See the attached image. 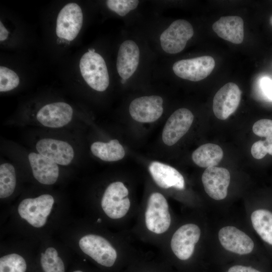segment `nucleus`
<instances>
[{"label": "nucleus", "mask_w": 272, "mask_h": 272, "mask_svg": "<svg viewBox=\"0 0 272 272\" xmlns=\"http://www.w3.org/2000/svg\"><path fill=\"white\" fill-rule=\"evenodd\" d=\"M54 202L52 196L47 194L34 198H26L20 203L18 213L31 225L40 228L45 224Z\"/></svg>", "instance_id": "nucleus-3"}, {"label": "nucleus", "mask_w": 272, "mask_h": 272, "mask_svg": "<svg viewBox=\"0 0 272 272\" xmlns=\"http://www.w3.org/2000/svg\"><path fill=\"white\" fill-rule=\"evenodd\" d=\"M81 75L93 89L105 91L109 84V77L105 61L102 56L94 52H87L82 56L79 64Z\"/></svg>", "instance_id": "nucleus-1"}, {"label": "nucleus", "mask_w": 272, "mask_h": 272, "mask_svg": "<svg viewBox=\"0 0 272 272\" xmlns=\"http://www.w3.org/2000/svg\"><path fill=\"white\" fill-rule=\"evenodd\" d=\"M223 151L218 145L212 143L203 144L192 154V159L197 166L208 168L217 166L223 157Z\"/></svg>", "instance_id": "nucleus-21"}, {"label": "nucleus", "mask_w": 272, "mask_h": 272, "mask_svg": "<svg viewBox=\"0 0 272 272\" xmlns=\"http://www.w3.org/2000/svg\"><path fill=\"white\" fill-rule=\"evenodd\" d=\"M200 235V229L196 224L188 223L180 227L173 234L170 242L175 255L182 260L188 259L194 252Z\"/></svg>", "instance_id": "nucleus-8"}, {"label": "nucleus", "mask_w": 272, "mask_h": 272, "mask_svg": "<svg viewBox=\"0 0 272 272\" xmlns=\"http://www.w3.org/2000/svg\"><path fill=\"white\" fill-rule=\"evenodd\" d=\"M73 110L68 104L55 102L43 106L37 113L38 121L45 126L51 128L62 127L72 119Z\"/></svg>", "instance_id": "nucleus-15"}, {"label": "nucleus", "mask_w": 272, "mask_h": 272, "mask_svg": "<svg viewBox=\"0 0 272 272\" xmlns=\"http://www.w3.org/2000/svg\"><path fill=\"white\" fill-rule=\"evenodd\" d=\"M227 272H261L250 266L236 265L230 267Z\"/></svg>", "instance_id": "nucleus-32"}, {"label": "nucleus", "mask_w": 272, "mask_h": 272, "mask_svg": "<svg viewBox=\"0 0 272 272\" xmlns=\"http://www.w3.org/2000/svg\"><path fill=\"white\" fill-rule=\"evenodd\" d=\"M9 32L5 27L2 22H0V40L1 41L6 40L8 36Z\"/></svg>", "instance_id": "nucleus-34"}, {"label": "nucleus", "mask_w": 272, "mask_h": 272, "mask_svg": "<svg viewBox=\"0 0 272 272\" xmlns=\"http://www.w3.org/2000/svg\"><path fill=\"white\" fill-rule=\"evenodd\" d=\"M241 97V91L235 83L229 82L221 87L213 99V110L216 117L228 118L237 109Z\"/></svg>", "instance_id": "nucleus-10"}, {"label": "nucleus", "mask_w": 272, "mask_h": 272, "mask_svg": "<svg viewBox=\"0 0 272 272\" xmlns=\"http://www.w3.org/2000/svg\"><path fill=\"white\" fill-rule=\"evenodd\" d=\"M251 153L252 156L256 159H261L266 155L262 141H257L252 145Z\"/></svg>", "instance_id": "nucleus-30"}, {"label": "nucleus", "mask_w": 272, "mask_h": 272, "mask_svg": "<svg viewBox=\"0 0 272 272\" xmlns=\"http://www.w3.org/2000/svg\"><path fill=\"white\" fill-rule=\"evenodd\" d=\"M269 22H270V24L272 25V16L270 17V18L269 19Z\"/></svg>", "instance_id": "nucleus-37"}, {"label": "nucleus", "mask_w": 272, "mask_h": 272, "mask_svg": "<svg viewBox=\"0 0 272 272\" xmlns=\"http://www.w3.org/2000/svg\"><path fill=\"white\" fill-rule=\"evenodd\" d=\"M41 265L44 272H64L62 260L58 256L57 250L49 247L41 254Z\"/></svg>", "instance_id": "nucleus-25"}, {"label": "nucleus", "mask_w": 272, "mask_h": 272, "mask_svg": "<svg viewBox=\"0 0 272 272\" xmlns=\"http://www.w3.org/2000/svg\"><path fill=\"white\" fill-rule=\"evenodd\" d=\"M26 268L25 259L18 254H8L0 258V272H25Z\"/></svg>", "instance_id": "nucleus-26"}, {"label": "nucleus", "mask_w": 272, "mask_h": 272, "mask_svg": "<svg viewBox=\"0 0 272 272\" xmlns=\"http://www.w3.org/2000/svg\"><path fill=\"white\" fill-rule=\"evenodd\" d=\"M73 272H83V271H82L81 270H75V271H74Z\"/></svg>", "instance_id": "nucleus-38"}, {"label": "nucleus", "mask_w": 272, "mask_h": 272, "mask_svg": "<svg viewBox=\"0 0 272 272\" xmlns=\"http://www.w3.org/2000/svg\"><path fill=\"white\" fill-rule=\"evenodd\" d=\"M97 222H101V219H98V220H97Z\"/></svg>", "instance_id": "nucleus-39"}, {"label": "nucleus", "mask_w": 272, "mask_h": 272, "mask_svg": "<svg viewBox=\"0 0 272 272\" xmlns=\"http://www.w3.org/2000/svg\"><path fill=\"white\" fill-rule=\"evenodd\" d=\"M140 60V49L137 43L126 40L120 45L117 57L116 69L121 79H129L137 70Z\"/></svg>", "instance_id": "nucleus-17"}, {"label": "nucleus", "mask_w": 272, "mask_h": 272, "mask_svg": "<svg viewBox=\"0 0 272 272\" xmlns=\"http://www.w3.org/2000/svg\"><path fill=\"white\" fill-rule=\"evenodd\" d=\"M194 118L192 112L185 108L175 111L169 117L163 128L162 140L171 146L176 144L189 130Z\"/></svg>", "instance_id": "nucleus-12"}, {"label": "nucleus", "mask_w": 272, "mask_h": 272, "mask_svg": "<svg viewBox=\"0 0 272 272\" xmlns=\"http://www.w3.org/2000/svg\"><path fill=\"white\" fill-rule=\"evenodd\" d=\"M145 217L146 226L149 231L159 234L169 229L171 218L168 203L163 194L154 192L150 195Z\"/></svg>", "instance_id": "nucleus-2"}, {"label": "nucleus", "mask_w": 272, "mask_h": 272, "mask_svg": "<svg viewBox=\"0 0 272 272\" xmlns=\"http://www.w3.org/2000/svg\"><path fill=\"white\" fill-rule=\"evenodd\" d=\"M254 230L260 238L272 245V212L259 209L253 211L250 216Z\"/></svg>", "instance_id": "nucleus-23"}, {"label": "nucleus", "mask_w": 272, "mask_h": 272, "mask_svg": "<svg viewBox=\"0 0 272 272\" xmlns=\"http://www.w3.org/2000/svg\"><path fill=\"white\" fill-rule=\"evenodd\" d=\"M16 184V176L14 167L10 163L0 166V197L10 196L14 191Z\"/></svg>", "instance_id": "nucleus-24"}, {"label": "nucleus", "mask_w": 272, "mask_h": 272, "mask_svg": "<svg viewBox=\"0 0 272 272\" xmlns=\"http://www.w3.org/2000/svg\"><path fill=\"white\" fill-rule=\"evenodd\" d=\"M126 81V80H125V79H121V83L122 84H124L125 83Z\"/></svg>", "instance_id": "nucleus-36"}, {"label": "nucleus", "mask_w": 272, "mask_h": 272, "mask_svg": "<svg viewBox=\"0 0 272 272\" xmlns=\"http://www.w3.org/2000/svg\"><path fill=\"white\" fill-rule=\"evenodd\" d=\"M88 51L90 52H95V49H93V48H89L88 49Z\"/></svg>", "instance_id": "nucleus-35"}, {"label": "nucleus", "mask_w": 272, "mask_h": 272, "mask_svg": "<svg viewBox=\"0 0 272 272\" xmlns=\"http://www.w3.org/2000/svg\"><path fill=\"white\" fill-rule=\"evenodd\" d=\"M91 151L96 157L108 162L120 160L125 155L123 147L116 139L110 140L108 143L94 142L91 146Z\"/></svg>", "instance_id": "nucleus-22"}, {"label": "nucleus", "mask_w": 272, "mask_h": 272, "mask_svg": "<svg viewBox=\"0 0 272 272\" xmlns=\"http://www.w3.org/2000/svg\"><path fill=\"white\" fill-rule=\"evenodd\" d=\"M109 9L120 16H124L137 8L139 1L137 0H108L106 2Z\"/></svg>", "instance_id": "nucleus-28"}, {"label": "nucleus", "mask_w": 272, "mask_h": 272, "mask_svg": "<svg viewBox=\"0 0 272 272\" xmlns=\"http://www.w3.org/2000/svg\"><path fill=\"white\" fill-rule=\"evenodd\" d=\"M218 239L222 246L226 250L238 254L251 253L254 242L245 232L233 226H226L220 229Z\"/></svg>", "instance_id": "nucleus-14"}, {"label": "nucleus", "mask_w": 272, "mask_h": 272, "mask_svg": "<svg viewBox=\"0 0 272 272\" xmlns=\"http://www.w3.org/2000/svg\"><path fill=\"white\" fill-rule=\"evenodd\" d=\"M201 181L208 195L215 200H220L227 195L230 174L225 168L208 167L202 175Z\"/></svg>", "instance_id": "nucleus-13"}, {"label": "nucleus", "mask_w": 272, "mask_h": 272, "mask_svg": "<svg viewBox=\"0 0 272 272\" xmlns=\"http://www.w3.org/2000/svg\"><path fill=\"white\" fill-rule=\"evenodd\" d=\"M36 148L39 154L61 165L70 164L74 156V150L69 143L55 139L40 140Z\"/></svg>", "instance_id": "nucleus-16"}, {"label": "nucleus", "mask_w": 272, "mask_h": 272, "mask_svg": "<svg viewBox=\"0 0 272 272\" xmlns=\"http://www.w3.org/2000/svg\"><path fill=\"white\" fill-rule=\"evenodd\" d=\"M83 21V13L80 7L74 3L67 4L57 16V36L68 41L73 40L82 28Z\"/></svg>", "instance_id": "nucleus-9"}, {"label": "nucleus", "mask_w": 272, "mask_h": 272, "mask_svg": "<svg viewBox=\"0 0 272 272\" xmlns=\"http://www.w3.org/2000/svg\"><path fill=\"white\" fill-rule=\"evenodd\" d=\"M193 34V27L189 22L183 19L177 20L161 34V46L166 53H178L184 49Z\"/></svg>", "instance_id": "nucleus-5"}, {"label": "nucleus", "mask_w": 272, "mask_h": 272, "mask_svg": "<svg viewBox=\"0 0 272 272\" xmlns=\"http://www.w3.org/2000/svg\"><path fill=\"white\" fill-rule=\"evenodd\" d=\"M81 249L99 264L112 266L117 258V252L109 242L104 238L95 234L82 237L79 242Z\"/></svg>", "instance_id": "nucleus-6"}, {"label": "nucleus", "mask_w": 272, "mask_h": 272, "mask_svg": "<svg viewBox=\"0 0 272 272\" xmlns=\"http://www.w3.org/2000/svg\"><path fill=\"white\" fill-rule=\"evenodd\" d=\"M262 142L266 153L272 155V136L266 138Z\"/></svg>", "instance_id": "nucleus-33"}, {"label": "nucleus", "mask_w": 272, "mask_h": 272, "mask_svg": "<svg viewBox=\"0 0 272 272\" xmlns=\"http://www.w3.org/2000/svg\"><path fill=\"white\" fill-rule=\"evenodd\" d=\"M254 133L260 137L272 136V120L260 119L254 123L252 127Z\"/></svg>", "instance_id": "nucleus-29"}, {"label": "nucleus", "mask_w": 272, "mask_h": 272, "mask_svg": "<svg viewBox=\"0 0 272 272\" xmlns=\"http://www.w3.org/2000/svg\"><path fill=\"white\" fill-rule=\"evenodd\" d=\"M212 28L220 38L234 44H240L244 39V22L239 16L221 17Z\"/></svg>", "instance_id": "nucleus-20"}, {"label": "nucleus", "mask_w": 272, "mask_h": 272, "mask_svg": "<svg viewBox=\"0 0 272 272\" xmlns=\"http://www.w3.org/2000/svg\"><path fill=\"white\" fill-rule=\"evenodd\" d=\"M19 82V78L15 72L5 66L0 67L1 92L14 89L18 86Z\"/></svg>", "instance_id": "nucleus-27"}, {"label": "nucleus", "mask_w": 272, "mask_h": 272, "mask_svg": "<svg viewBox=\"0 0 272 272\" xmlns=\"http://www.w3.org/2000/svg\"><path fill=\"white\" fill-rule=\"evenodd\" d=\"M28 159L34 178L40 183L50 185L54 184L59 175L57 164L44 157L36 153H30Z\"/></svg>", "instance_id": "nucleus-19"}, {"label": "nucleus", "mask_w": 272, "mask_h": 272, "mask_svg": "<svg viewBox=\"0 0 272 272\" xmlns=\"http://www.w3.org/2000/svg\"><path fill=\"white\" fill-rule=\"evenodd\" d=\"M260 86L265 96L272 100V80L267 77H264L261 80Z\"/></svg>", "instance_id": "nucleus-31"}, {"label": "nucleus", "mask_w": 272, "mask_h": 272, "mask_svg": "<svg viewBox=\"0 0 272 272\" xmlns=\"http://www.w3.org/2000/svg\"><path fill=\"white\" fill-rule=\"evenodd\" d=\"M215 66L214 58L204 55L175 62L172 66L174 73L178 77L193 82L207 78Z\"/></svg>", "instance_id": "nucleus-7"}, {"label": "nucleus", "mask_w": 272, "mask_h": 272, "mask_svg": "<svg viewBox=\"0 0 272 272\" xmlns=\"http://www.w3.org/2000/svg\"><path fill=\"white\" fill-rule=\"evenodd\" d=\"M128 194V190L122 182L116 181L110 184L101 199V207L106 215L112 219L123 217L130 206Z\"/></svg>", "instance_id": "nucleus-4"}, {"label": "nucleus", "mask_w": 272, "mask_h": 272, "mask_svg": "<svg viewBox=\"0 0 272 272\" xmlns=\"http://www.w3.org/2000/svg\"><path fill=\"white\" fill-rule=\"evenodd\" d=\"M163 103L162 98L158 95L140 97L131 102L129 112L131 117L138 122H154L163 114Z\"/></svg>", "instance_id": "nucleus-11"}, {"label": "nucleus", "mask_w": 272, "mask_h": 272, "mask_svg": "<svg viewBox=\"0 0 272 272\" xmlns=\"http://www.w3.org/2000/svg\"><path fill=\"white\" fill-rule=\"evenodd\" d=\"M149 170L153 180L159 187L165 189L170 187L178 190L184 189L185 181L183 176L173 167L154 161L150 164Z\"/></svg>", "instance_id": "nucleus-18"}]
</instances>
